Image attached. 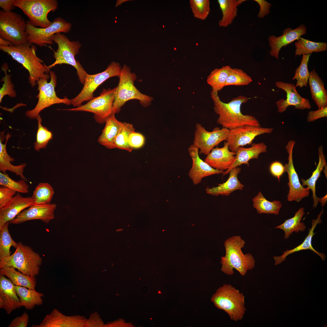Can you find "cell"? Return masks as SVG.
<instances>
[{"label": "cell", "instance_id": "cell-1", "mask_svg": "<svg viewBox=\"0 0 327 327\" xmlns=\"http://www.w3.org/2000/svg\"><path fill=\"white\" fill-rule=\"evenodd\" d=\"M218 93L212 90L210 93L214 110L219 115L217 124L229 130L244 125L260 126L259 121L254 116L243 114L241 112V106L247 102V97L239 95L225 103L220 100Z\"/></svg>", "mask_w": 327, "mask_h": 327}, {"label": "cell", "instance_id": "cell-2", "mask_svg": "<svg viewBox=\"0 0 327 327\" xmlns=\"http://www.w3.org/2000/svg\"><path fill=\"white\" fill-rule=\"evenodd\" d=\"M0 49L11 56L27 70L29 75V83L32 87L36 85L37 82L41 78H50V75L48 74L50 70L37 56L36 47L32 44L29 43L18 45L12 44L7 46L0 45Z\"/></svg>", "mask_w": 327, "mask_h": 327}, {"label": "cell", "instance_id": "cell-3", "mask_svg": "<svg viewBox=\"0 0 327 327\" xmlns=\"http://www.w3.org/2000/svg\"><path fill=\"white\" fill-rule=\"evenodd\" d=\"M245 243L239 236H232L225 241L226 254L221 260V270L225 274L232 275L235 269L244 276L255 267V261L253 255L250 253L244 254L242 252Z\"/></svg>", "mask_w": 327, "mask_h": 327}, {"label": "cell", "instance_id": "cell-4", "mask_svg": "<svg viewBox=\"0 0 327 327\" xmlns=\"http://www.w3.org/2000/svg\"><path fill=\"white\" fill-rule=\"evenodd\" d=\"M119 78V82L114 92L113 114L118 113L125 103L131 100H138L144 107L150 105L153 98L141 93L135 86L134 82L137 76L131 72L129 67L126 64L123 65Z\"/></svg>", "mask_w": 327, "mask_h": 327}, {"label": "cell", "instance_id": "cell-5", "mask_svg": "<svg viewBox=\"0 0 327 327\" xmlns=\"http://www.w3.org/2000/svg\"><path fill=\"white\" fill-rule=\"evenodd\" d=\"M210 300L216 307L227 314L231 320L237 322L243 318L246 311L245 296L231 284L219 288Z\"/></svg>", "mask_w": 327, "mask_h": 327}, {"label": "cell", "instance_id": "cell-6", "mask_svg": "<svg viewBox=\"0 0 327 327\" xmlns=\"http://www.w3.org/2000/svg\"><path fill=\"white\" fill-rule=\"evenodd\" d=\"M42 261L38 253L19 242L13 253L0 259V269L12 267L25 274L35 277L39 274Z\"/></svg>", "mask_w": 327, "mask_h": 327}, {"label": "cell", "instance_id": "cell-7", "mask_svg": "<svg viewBox=\"0 0 327 327\" xmlns=\"http://www.w3.org/2000/svg\"><path fill=\"white\" fill-rule=\"evenodd\" d=\"M53 41L56 43L58 48L54 52V62L47 66L49 69L56 65L62 64L70 65L77 70V74L81 82L84 84L85 78L88 74L81 64L75 58V56L79 53L81 45L79 41H71L64 34L61 32L55 34Z\"/></svg>", "mask_w": 327, "mask_h": 327}, {"label": "cell", "instance_id": "cell-8", "mask_svg": "<svg viewBox=\"0 0 327 327\" xmlns=\"http://www.w3.org/2000/svg\"><path fill=\"white\" fill-rule=\"evenodd\" d=\"M14 5L21 9L33 26L46 28L51 24L48 14L58 7L56 0H14Z\"/></svg>", "mask_w": 327, "mask_h": 327}, {"label": "cell", "instance_id": "cell-9", "mask_svg": "<svg viewBox=\"0 0 327 327\" xmlns=\"http://www.w3.org/2000/svg\"><path fill=\"white\" fill-rule=\"evenodd\" d=\"M27 23L21 15L12 11H0V38L15 45L29 43L26 32Z\"/></svg>", "mask_w": 327, "mask_h": 327}, {"label": "cell", "instance_id": "cell-10", "mask_svg": "<svg viewBox=\"0 0 327 327\" xmlns=\"http://www.w3.org/2000/svg\"><path fill=\"white\" fill-rule=\"evenodd\" d=\"M50 81L44 78L37 82L39 93L36 97L38 99V103L32 110L27 111L25 115L31 119H37L40 112L44 109L55 104L63 103L67 105L71 104V99L67 97L60 98L57 96L55 90L57 85V76L55 72L50 71Z\"/></svg>", "mask_w": 327, "mask_h": 327}, {"label": "cell", "instance_id": "cell-11", "mask_svg": "<svg viewBox=\"0 0 327 327\" xmlns=\"http://www.w3.org/2000/svg\"><path fill=\"white\" fill-rule=\"evenodd\" d=\"M121 68L119 63L113 61L101 72L94 74H88L82 90L78 95L71 99V104L77 107L81 106L83 102L92 99L94 97V92L100 85L110 78L119 77Z\"/></svg>", "mask_w": 327, "mask_h": 327}, {"label": "cell", "instance_id": "cell-12", "mask_svg": "<svg viewBox=\"0 0 327 327\" xmlns=\"http://www.w3.org/2000/svg\"><path fill=\"white\" fill-rule=\"evenodd\" d=\"M115 89L116 87L113 89H104L99 96L94 97L85 104L65 110L92 113L96 122L99 124L105 123L107 118L113 114Z\"/></svg>", "mask_w": 327, "mask_h": 327}, {"label": "cell", "instance_id": "cell-13", "mask_svg": "<svg viewBox=\"0 0 327 327\" xmlns=\"http://www.w3.org/2000/svg\"><path fill=\"white\" fill-rule=\"evenodd\" d=\"M26 32L29 42L42 47L53 43V38L56 33H68L72 25L63 18L58 17L54 19L51 24L46 28H39L32 25L29 21H26Z\"/></svg>", "mask_w": 327, "mask_h": 327}, {"label": "cell", "instance_id": "cell-14", "mask_svg": "<svg viewBox=\"0 0 327 327\" xmlns=\"http://www.w3.org/2000/svg\"><path fill=\"white\" fill-rule=\"evenodd\" d=\"M193 144L200 150V154L207 155L215 146L226 140L229 130L224 127L215 128L211 131L206 130L200 124L195 125Z\"/></svg>", "mask_w": 327, "mask_h": 327}, {"label": "cell", "instance_id": "cell-15", "mask_svg": "<svg viewBox=\"0 0 327 327\" xmlns=\"http://www.w3.org/2000/svg\"><path fill=\"white\" fill-rule=\"evenodd\" d=\"M295 141L290 140L288 142L285 148L288 154V163L286 164L284 172L288 175L289 191L287 199L289 201H300L303 198L308 197L310 190L303 186L300 183L298 174L295 168L293 161V149Z\"/></svg>", "mask_w": 327, "mask_h": 327}, {"label": "cell", "instance_id": "cell-16", "mask_svg": "<svg viewBox=\"0 0 327 327\" xmlns=\"http://www.w3.org/2000/svg\"><path fill=\"white\" fill-rule=\"evenodd\" d=\"M272 128L263 127L260 126L244 125L229 130L226 140L230 150L235 152L238 147L246 145H251L257 136L264 134L271 133Z\"/></svg>", "mask_w": 327, "mask_h": 327}, {"label": "cell", "instance_id": "cell-17", "mask_svg": "<svg viewBox=\"0 0 327 327\" xmlns=\"http://www.w3.org/2000/svg\"><path fill=\"white\" fill-rule=\"evenodd\" d=\"M57 205L54 203L33 204L21 212L9 223L19 224L27 221L39 220L48 223L54 218Z\"/></svg>", "mask_w": 327, "mask_h": 327}, {"label": "cell", "instance_id": "cell-18", "mask_svg": "<svg viewBox=\"0 0 327 327\" xmlns=\"http://www.w3.org/2000/svg\"><path fill=\"white\" fill-rule=\"evenodd\" d=\"M276 86L284 90L286 98L280 99L276 102L278 111L282 113L289 106H293L297 109H310L311 106L309 101L302 97L298 93L296 86L292 83L279 81L275 83Z\"/></svg>", "mask_w": 327, "mask_h": 327}, {"label": "cell", "instance_id": "cell-19", "mask_svg": "<svg viewBox=\"0 0 327 327\" xmlns=\"http://www.w3.org/2000/svg\"><path fill=\"white\" fill-rule=\"evenodd\" d=\"M199 149L193 144H191L188 149L189 154L192 161V165L189 172L188 175L195 185L200 183L205 177L222 173L223 172L213 168L201 159L199 156Z\"/></svg>", "mask_w": 327, "mask_h": 327}, {"label": "cell", "instance_id": "cell-20", "mask_svg": "<svg viewBox=\"0 0 327 327\" xmlns=\"http://www.w3.org/2000/svg\"><path fill=\"white\" fill-rule=\"evenodd\" d=\"M31 197H23L19 192L0 207V228L6 222L13 220L21 212L33 205Z\"/></svg>", "mask_w": 327, "mask_h": 327}, {"label": "cell", "instance_id": "cell-21", "mask_svg": "<svg viewBox=\"0 0 327 327\" xmlns=\"http://www.w3.org/2000/svg\"><path fill=\"white\" fill-rule=\"evenodd\" d=\"M235 158L236 153L230 150L228 143L225 142L222 147L213 148L204 161L213 168L224 171L230 168Z\"/></svg>", "mask_w": 327, "mask_h": 327}, {"label": "cell", "instance_id": "cell-22", "mask_svg": "<svg viewBox=\"0 0 327 327\" xmlns=\"http://www.w3.org/2000/svg\"><path fill=\"white\" fill-rule=\"evenodd\" d=\"M307 28L304 25H301L294 29L288 28L282 32V35L276 37L274 35L270 36L268 38L271 50V56L278 59L279 51L281 48L298 40L301 36L306 34Z\"/></svg>", "mask_w": 327, "mask_h": 327}, {"label": "cell", "instance_id": "cell-23", "mask_svg": "<svg viewBox=\"0 0 327 327\" xmlns=\"http://www.w3.org/2000/svg\"><path fill=\"white\" fill-rule=\"evenodd\" d=\"M22 307L14 285L5 276L0 274V308L4 309L9 315Z\"/></svg>", "mask_w": 327, "mask_h": 327}, {"label": "cell", "instance_id": "cell-24", "mask_svg": "<svg viewBox=\"0 0 327 327\" xmlns=\"http://www.w3.org/2000/svg\"><path fill=\"white\" fill-rule=\"evenodd\" d=\"M324 210L322 209L318 215L316 220H312V226L311 228L308 229L309 231L307 236L303 242L295 248L290 250H286L283 252V254L279 256H274L273 258L275 261V265L276 266L284 261L287 256L296 252L302 250L309 249L312 251L319 256L323 260L325 259V256L323 253L318 252L312 247V239L313 236L315 234L314 232V230L317 224L322 223L321 219L322 215L323 213Z\"/></svg>", "mask_w": 327, "mask_h": 327}, {"label": "cell", "instance_id": "cell-25", "mask_svg": "<svg viewBox=\"0 0 327 327\" xmlns=\"http://www.w3.org/2000/svg\"><path fill=\"white\" fill-rule=\"evenodd\" d=\"M267 147L263 142L258 143H252L249 147H239L237 148L236 153V158L234 162L230 168L223 171V176L229 173L232 168L245 164L249 166V161L250 160L257 159L259 155L262 153L266 152Z\"/></svg>", "mask_w": 327, "mask_h": 327}, {"label": "cell", "instance_id": "cell-26", "mask_svg": "<svg viewBox=\"0 0 327 327\" xmlns=\"http://www.w3.org/2000/svg\"><path fill=\"white\" fill-rule=\"evenodd\" d=\"M241 170V168L239 167L232 169L229 173V177L225 182L220 184L216 187H207L206 189V193L216 196L220 195L227 196L235 191L242 190L244 186L237 177Z\"/></svg>", "mask_w": 327, "mask_h": 327}, {"label": "cell", "instance_id": "cell-27", "mask_svg": "<svg viewBox=\"0 0 327 327\" xmlns=\"http://www.w3.org/2000/svg\"><path fill=\"white\" fill-rule=\"evenodd\" d=\"M9 133L6 135V141L5 144L2 142L5 138L4 131L1 132L0 134V170L1 172L6 173L7 170L15 173L16 175L19 176L21 179L26 181L28 180L23 174L24 170L26 164L23 163L21 164L15 166L12 165L11 162H14V159L11 157L8 154L6 147L7 142L11 137Z\"/></svg>", "mask_w": 327, "mask_h": 327}, {"label": "cell", "instance_id": "cell-28", "mask_svg": "<svg viewBox=\"0 0 327 327\" xmlns=\"http://www.w3.org/2000/svg\"><path fill=\"white\" fill-rule=\"evenodd\" d=\"M114 115L112 114L106 119L105 126L97 139L100 144L109 149L115 148V139L123 124V122L118 121Z\"/></svg>", "mask_w": 327, "mask_h": 327}, {"label": "cell", "instance_id": "cell-29", "mask_svg": "<svg viewBox=\"0 0 327 327\" xmlns=\"http://www.w3.org/2000/svg\"><path fill=\"white\" fill-rule=\"evenodd\" d=\"M310 73L309 84L312 99L318 109L327 107V91L324 88V82L315 69Z\"/></svg>", "mask_w": 327, "mask_h": 327}, {"label": "cell", "instance_id": "cell-30", "mask_svg": "<svg viewBox=\"0 0 327 327\" xmlns=\"http://www.w3.org/2000/svg\"><path fill=\"white\" fill-rule=\"evenodd\" d=\"M318 150L319 160L316 168L313 172L312 176L306 180H304L303 178L301 179L302 185L303 186H306V188L308 190H311L312 191L313 208L317 207L320 200V198L317 197L316 194V182L319 178L321 176V173L323 170V168L327 166L322 146L319 147Z\"/></svg>", "mask_w": 327, "mask_h": 327}, {"label": "cell", "instance_id": "cell-31", "mask_svg": "<svg viewBox=\"0 0 327 327\" xmlns=\"http://www.w3.org/2000/svg\"><path fill=\"white\" fill-rule=\"evenodd\" d=\"M14 288L22 306L26 309H32L36 306L43 304L42 298L44 296L43 293L37 292L35 289L15 285Z\"/></svg>", "mask_w": 327, "mask_h": 327}, {"label": "cell", "instance_id": "cell-32", "mask_svg": "<svg viewBox=\"0 0 327 327\" xmlns=\"http://www.w3.org/2000/svg\"><path fill=\"white\" fill-rule=\"evenodd\" d=\"M0 274L7 277L15 286H23L29 289H35L36 285L35 277L25 274L12 267H7L0 269Z\"/></svg>", "mask_w": 327, "mask_h": 327}, {"label": "cell", "instance_id": "cell-33", "mask_svg": "<svg viewBox=\"0 0 327 327\" xmlns=\"http://www.w3.org/2000/svg\"><path fill=\"white\" fill-rule=\"evenodd\" d=\"M245 0H218L222 12V19L219 21V26L226 27L231 25L237 15V7Z\"/></svg>", "mask_w": 327, "mask_h": 327}, {"label": "cell", "instance_id": "cell-34", "mask_svg": "<svg viewBox=\"0 0 327 327\" xmlns=\"http://www.w3.org/2000/svg\"><path fill=\"white\" fill-rule=\"evenodd\" d=\"M304 210V207L300 208L292 217L286 220L283 223L275 227L284 231L285 239L289 238L294 232L298 233L305 231L306 226L304 223L301 222L305 213Z\"/></svg>", "mask_w": 327, "mask_h": 327}, {"label": "cell", "instance_id": "cell-35", "mask_svg": "<svg viewBox=\"0 0 327 327\" xmlns=\"http://www.w3.org/2000/svg\"><path fill=\"white\" fill-rule=\"evenodd\" d=\"M252 201L253 207L259 214L278 215L282 205L279 200H274L272 202L268 200L260 191L253 198Z\"/></svg>", "mask_w": 327, "mask_h": 327}, {"label": "cell", "instance_id": "cell-36", "mask_svg": "<svg viewBox=\"0 0 327 327\" xmlns=\"http://www.w3.org/2000/svg\"><path fill=\"white\" fill-rule=\"evenodd\" d=\"M74 325L73 318L63 315L55 309L50 314L47 315L39 324L33 325L31 327H70Z\"/></svg>", "mask_w": 327, "mask_h": 327}, {"label": "cell", "instance_id": "cell-37", "mask_svg": "<svg viewBox=\"0 0 327 327\" xmlns=\"http://www.w3.org/2000/svg\"><path fill=\"white\" fill-rule=\"evenodd\" d=\"M231 66L226 65L221 68L213 70L207 77V82L212 88V90L218 92L224 87Z\"/></svg>", "mask_w": 327, "mask_h": 327}, {"label": "cell", "instance_id": "cell-38", "mask_svg": "<svg viewBox=\"0 0 327 327\" xmlns=\"http://www.w3.org/2000/svg\"><path fill=\"white\" fill-rule=\"evenodd\" d=\"M296 47L295 56L311 54L327 50V43L315 42L301 37L295 43Z\"/></svg>", "mask_w": 327, "mask_h": 327}, {"label": "cell", "instance_id": "cell-39", "mask_svg": "<svg viewBox=\"0 0 327 327\" xmlns=\"http://www.w3.org/2000/svg\"><path fill=\"white\" fill-rule=\"evenodd\" d=\"M54 192L51 185L48 183H40L35 187L31 197L34 205L50 203Z\"/></svg>", "mask_w": 327, "mask_h": 327}, {"label": "cell", "instance_id": "cell-40", "mask_svg": "<svg viewBox=\"0 0 327 327\" xmlns=\"http://www.w3.org/2000/svg\"><path fill=\"white\" fill-rule=\"evenodd\" d=\"M9 223L6 222L0 228V259L11 255L10 250L11 246L16 248L18 245V243L13 239L9 233Z\"/></svg>", "mask_w": 327, "mask_h": 327}, {"label": "cell", "instance_id": "cell-41", "mask_svg": "<svg viewBox=\"0 0 327 327\" xmlns=\"http://www.w3.org/2000/svg\"><path fill=\"white\" fill-rule=\"evenodd\" d=\"M134 131L135 129L132 124L123 122V126L114 142L115 148L124 150L131 152L133 149L129 145L128 138L130 134Z\"/></svg>", "mask_w": 327, "mask_h": 327}, {"label": "cell", "instance_id": "cell-42", "mask_svg": "<svg viewBox=\"0 0 327 327\" xmlns=\"http://www.w3.org/2000/svg\"><path fill=\"white\" fill-rule=\"evenodd\" d=\"M311 54L302 55L301 63L296 69L292 80H297L296 87L300 88L307 86L310 73L308 68V63Z\"/></svg>", "mask_w": 327, "mask_h": 327}, {"label": "cell", "instance_id": "cell-43", "mask_svg": "<svg viewBox=\"0 0 327 327\" xmlns=\"http://www.w3.org/2000/svg\"><path fill=\"white\" fill-rule=\"evenodd\" d=\"M252 81L251 78L242 69L231 68L226 80L225 86L248 85Z\"/></svg>", "mask_w": 327, "mask_h": 327}, {"label": "cell", "instance_id": "cell-44", "mask_svg": "<svg viewBox=\"0 0 327 327\" xmlns=\"http://www.w3.org/2000/svg\"><path fill=\"white\" fill-rule=\"evenodd\" d=\"M37 119L38 127L36 141L34 143V148L35 150L39 151L40 149L46 147L49 141L52 138L53 135L51 131L42 125V120L40 115Z\"/></svg>", "mask_w": 327, "mask_h": 327}, {"label": "cell", "instance_id": "cell-45", "mask_svg": "<svg viewBox=\"0 0 327 327\" xmlns=\"http://www.w3.org/2000/svg\"><path fill=\"white\" fill-rule=\"evenodd\" d=\"M26 181L21 179L17 181L11 178L6 173H0V185L22 193L28 192L29 187Z\"/></svg>", "mask_w": 327, "mask_h": 327}, {"label": "cell", "instance_id": "cell-46", "mask_svg": "<svg viewBox=\"0 0 327 327\" xmlns=\"http://www.w3.org/2000/svg\"><path fill=\"white\" fill-rule=\"evenodd\" d=\"M189 3L194 17L203 20L206 19L210 10L209 0H190Z\"/></svg>", "mask_w": 327, "mask_h": 327}, {"label": "cell", "instance_id": "cell-47", "mask_svg": "<svg viewBox=\"0 0 327 327\" xmlns=\"http://www.w3.org/2000/svg\"><path fill=\"white\" fill-rule=\"evenodd\" d=\"M8 67L6 63L4 64L2 67V70L4 72L5 76L2 77L1 81H3V83L0 89V103L5 95H8L11 97H15L16 96V91L14 89V85L11 80V75L7 73V71L8 70Z\"/></svg>", "mask_w": 327, "mask_h": 327}, {"label": "cell", "instance_id": "cell-48", "mask_svg": "<svg viewBox=\"0 0 327 327\" xmlns=\"http://www.w3.org/2000/svg\"><path fill=\"white\" fill-rule=\"evenodd\" d=\"M144 137L140 133L134 131L132 133L129 135L128 144L130 147L132 149L141 148L144 146Z\"/></svg>", "mask_w": 327, "mask_h": 327}, {"label": "cell", "instance_id": "cell-49", "mask_svg": "<svg viewBox=\"0 0 327 327\" xmlns=\"http://www.w3.org/2000/svg\"><path fill=\"white\" fill-rule=\"evenodd\" d=\"M15 191L8 187H0V207L9 201L16 194Z\"/></svg>", "mask_w": 327, "mask_h": 327}, {"label": "cell", "instance_id": "cell-50", "mask_svg": "<svg viewBox=\"0 0 327 327\" xmlns=\"http://www.w3.org/2000/svg\"><path fill=\"white\" fill-rule=\"evenodd\" d=\"M29 321V316L26 312L13 319L8 326V327H26Z\"/></svg>", "mask_w": 327, "mask_h": 327}, {"label": "cell", "instance_id": "cell-51", "mask_svg": "<svg viewBox=\"0 0 327 327\" xmlns=\"http://www.w3.org/2000/svg\"><path fill=\"white\" fill-rule=\"evenodd\" d=\"M324 117H327V107L309 112L306 119L307 122H311Z\"/></svg>", "mask_w": 327, "mask_h": 327}, {"label": "cell", "instance_id": "cell-52", "mask_svg": "<svg viewBox=\"0 0 327 327\" xmlns=\"http://www.w3.org/2000/svg\"><path fill=\"white\" fill-rule=\"evenodd\" d=\"M269 170L271 174L277 177L280 181V178L284 172V167L283 164L279 161H274L270 164Z\"/></svg>", "mask_w": 327, "mask_h": 327}, {"label": "cell", "instance_id": "cell-53", "mask_svg": "<svg viewBox=\"0 0 327 327\" xmlns=\"http://www.w3.org/2000/svg\"><path fill=\"white\" fill-rule=\"evenodd\" d=\"M257 2L260 7V10L257 15L258 17L263 18L270 12L271 4L264 0H254Z\"/></svg>", "mask_w": 327, "mask_h": 327}, {"label": "cell", "instance_id": "cell-54", "mask_svg": "<svg viewBox=\"0 0 327 327\" xmlns=\"http://www.w3.org/2000/svg\"><path fill=\"white\" fill-rule=\"evenodd\" d=\"M14 0H0V7L5 12L12 11L15 7L14 5Z\"/></svg>", "mask_w": 327, "mask_h": 327}, {"label": "cell", "instance_id": "cell-55", "mask_svg": "<svg viewBox=\"0 0 327 327\" xmlns=\"http://www.w3.org/2000/svg\"><path fill=\"white\" fill-rule=\"evenodd\" d=\"M12 45V44L10 42L0 38V45L7 46Z\"/></svg>", "mask_w": 327, "mask_h": 327}, {"label": "cell", "instance_id": "cell-56", "mask_svg": "<svg viewBox=\"0 0 327 327\" xmlns=\"http://www.w3.org/2000/svg\"><path fill=\"white\" fill-rule=\"evenodd\" d=\"M327 194H326L323 197L320 198V200L319 202H320L321 203V204L322 207L324 206L326 203L327 200Z\"/></svg>", "mask_w": 327, "mask_h": 327}]
</instances>
